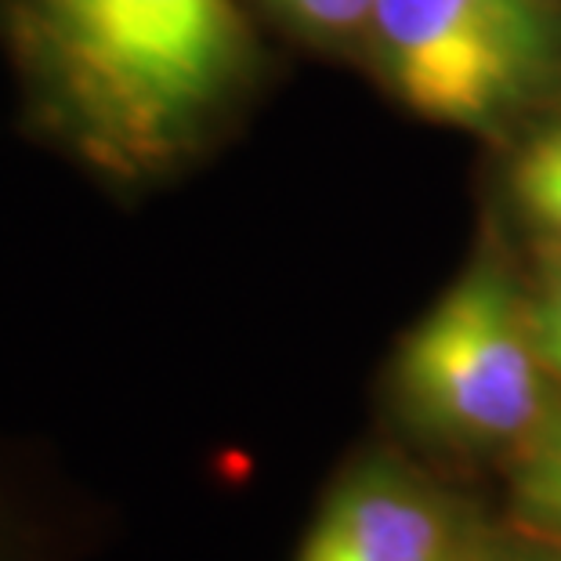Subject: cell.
I'll return each instance as SVG.
<instances>
[{"label": "cell", "instance_id": "obj_1", "mask_svg": "<svg viewBox=\"0 0 561 561\" xmlns=\"http://www.w3.org/2000/svg\"><path fill=\"white\" fill-rule=\"evenodd\" d=\"M41 135L121 185L182 167L254 69L236 0H0Z\"/></svg>", "mask_w": 561, "mask_h": 561}, {"label": "cell", "instance_id": "obj_2", "mask_svg": "<svg viewBox=\"0 0 561 561\" xmlns=\"http://www.w3.org/2000/svg\"><path fill=\"white\" fill-rule=\"evenodd\" d=\"M533 301L496 261H479L413 327L399 355L410 413L460 446H518L554 402Z\"/></svg>", "mask_w": 561, "mask_h": 561}, {"label": "cell", "instance_id": "obj_3", "mask_svg": "<svg viewBox=\"0 0 561 561\" xmlns=\"http://www.w3.org/2000/svg\"><path fill=\"white\" fill-rule=\"evenodd\" d=\"M366 41L391 94L446 127H500L554 88L468 0H374Z\"/></svg>", "mask_w": 561, "mask_h": 561}, {"label": "cell", "instance_id": "obj_4", "mask_svg": "<svg viewBox=\"0 0 561 561\" xmlns=\"http://www.w3.org/2000/svg\"><path fill=\"white\" fill-rule=\"evenodd\" d=\"M446 496L391 460L352 471L308 529L297 561H471Z\"/></svg>", "mask_w": 561, "mask_h": 561}, {"label": "cell", "instance_id": "obj_5", "mask_svg": "<svg viewBox=\"0 0 561 561\" xmlns=\"http://www.w3.org/2000/svg\"><path fill=\"white\" fill-rule=\"evenodd\" d=\"M73 525L26 463L0 446V561H69Z\"/></svg>", "mask_w": 561, "mask_h": 561}, {"label": "cell", "instance_id": "obj_6", "mask_svg": "<svg viewBox=\"0 0 561 561\" xmlns=\"http://www.w3.org/2000/svg\"><path fill=\"white\" fill-rule=\"evenodd\" d=\"M511 507L536 540L561 547V396L511 446Z\"/></svg>", "mask_w": 561, "mask_h": 561}, {"label": "cell", "instance_id": "obj_7", "mask_svg": "<svg viewBox=\"0 0 561 561\" xmlns=\"http://www.w3.org/2000/svg\"><path fill=\"white\" fill-rule=\"evenodd\" d=\"M540 73L561 83V0H468Z\"/></svg>", "mask_w": 561, "mask_h": 561}, {"label": "cell", "instance_id": "obj_8", "mask_svg": "<svg viewBox=\"0 0 561 561\" xmlns=\"http://www.w3.org/2000/svg\"><path fill=\"white\" fill-rule=\"evenodd\" d=\"M511 188L547 243L561 247V121L536 130L522 146L511 167Z\"/></svg>", "mask_w": 561, "mask_h": 561}, {"label": "cell", "instance_id": "obj_9", "mask_svg": "<svg viewBox=\"0 0 561 561\" xmlns=\"http://www.w3.org/2000/svg\"><path fill=\"white\" fill-rule=\"evenodd\" d=\"M268 4L294 30L322 44L366 37L369 15H374V0H268Z\"/></svg>", "mask_w": 561, "mask_h": 561}, {"label": "cell", "instance_id": "obj_10", "mask_svg": "<svg viewBox=\"0 0 561 561\" xmlns=\"http://www.w3.org/2000/svg\"><path fill=\"white\" fill-rule=\"evenodd\" d=\"M529 301L543 363L551 369V377L561 380V247H543L540 279H536V294H529Z\"/></svg>", "mask_w": 561, "mask_h": 561}, {"label": "cell", "instance_id": "obj_11", "mask_svg": "<svg viewBox=\"0 0 561 561\" xmlns=\"http://www.w3.org/2000/svg\"><path fill=\"white\" fill-rule=\"evenodd\" d=\"M471 561H561V547H554V551H515V554H471Z\"/></svg>", "mask_w": 561, "mask_h": 561}]
</instances>
